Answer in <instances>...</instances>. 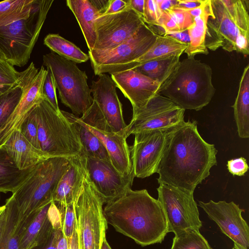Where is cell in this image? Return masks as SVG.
<instances>
[{
    "label": "cell",
    "mask_w": 249,
    "mask_h": 249,
    "mask_svg": "<svg viewBox=\"0 0 249 249\" xmlns=\"http://www.w3.org/2000/svg\"><path fill=\"white\" fill-rule=\"evenodd\" d=\"M214 145L200 135L196 121H183L168 129L156 173L158 183L191 193L217 164Z\"/></svg>",
    "instance_id": "6da1fadb"
},
{
    "label": "cell",
    "mask_w": 249,
    "mask_h": 249,
    "mask_svg": "<svg viewBox=\"0 0 249 249\" xmlns=\"http://www.w3.org/2000/svg\"><path fill=\"white\" fill-rule=\"evenodd\" d=\"M103 213L107 224L142 247L161 243L168 233L160 202L146 189L127 190L107 203Z\"/></svg>",
    "instance_id": "7a4b0ae2"
},
{
    "label": "cell",
    "mask_w": 249,
    "mask_h": 249,
    "mask_svg": "<svg viewBox=\"0 0 249 249\" xmlns=\"http://www.w3.org/2000/svg\"><path fill=\"white\" fill-rule=\"evenodd\" d=\"M213 15L207 21L206 48L249 54V1L211 0Z\"/></svg>",
    "instance_id": "3957f363"
},
{
    "label": "cell",
    "mask_w": 249,
    "mask_h": 249,
    "mask_svg": "<svg viewBox=\"0 0 249 249\" xmlns=\"http://www.w3.org/2000/svg\"><path fill=\"white\" fill-rule=\"evenodd\" d=\"M215 92L211 67L195 57H187L180 61L159 94L184 110L198 111L211 102Z\"/></svg>",
    "instance_id": "277c9868"
},
{
    "label": "cell",
    "mask_w": 249,
    "mask_h": 249,
    "mask_svg": "<svg viewBox=\"0 0 249 249\" xmlns=\"http://www.w3.org/2000/svg\"><path fill=\"white\" fill-rule=\"evenodd\" d=\"M70 157H50L36 165L12 195L21 221L53 201L58 184L67 171Z\"/></svg>",
    "instance_id": "5b68a950"
},
{
    "label": "cell",
    "mask_w": 249,
    "mask_h": 249,
    "mask_svg": "<svg viewBox=\"0 0 249 249\" xmlns=\"http://www.w3.org/2000/svg\"><path fill=\"white\" fill-rule=\"evenodd\" d=\"M53 2L36 0L27 17L0 27V51L13 66L27 64Z\"/></svg>",
    "instance_id": "8992f818"
},
{
    "label": "cell",
    "mask_w": 249,
    "mask_h": 249,
    "mask_svg": "<svg viewBox=\"0 0 249 249\" xmlns=\"http://www.w3.org/2000/svg\"><path fill=\"white\" fill-rule=\"evenodd\" d=\"M38 138L48 157H71L81 153L82 146L71 123L43 97L36 105Z\"/></svg>",
    "instance_id": "52a82bcc"
},
{
    "label": "cell",
    "mask_w": 249,
    "mask_h": 249,
    "mask_svg": "<svg viewBox=\"0 0 249 249\" xmlns=\"http://www.w3.org/2000/svg\"><path fill=\"white\" fill-rule=\"evenodd\" d=\"M43 61L52 71L61 102L73 114H84L93 101L86 72L76 63L53 52L44 54Z\"/></svg>",
    "instance_id": "ba28073f"
},
{
    "label": "cell",
    "mask_w": 249,
    "mask_h": 249,
    "mask_svg": "<svg viewBox=\"0 0 249 249\" xmlns=\"http://www.w3.org/2000/svg\"><path fill=\"white\" fill-rule=\"evenodd\" d=\"M104 203L87 175L74 203L76 228L81 249H101L107 224Z\"/></svg>",
    "instance_id": "9c48e42d"
},
{
    "label": "cell",
    "mask_w": 249,
    "mask_h": 249,
    "mask_svg": "<svg viewBox=\"0 0 249 249\" xmlns=\"http://www.w3.org/2000/svg\"><path fill=\"white\" fill-rule=\"evenodd\" d=\"M158 36L144 23L131 37L113 48L89 51V56L95 74L121 71L127 65L147 53Z\"/></svg>",
    "instance_id": "30bf717a"
},
{
    "label": "cell",
    "mask_w": 249,
    "mask_h": 249,
    "mask_svg": "<svg viewBox=\"0 0 249 249\" xmlns=\"http://www.w3.org/2000/svg\"><path fill=\"white\" fill-rule=\"evenodd\" d=\"M158 200L164 212L168 232L175 234L187 229L199 230L202 226L194 193L168 185L160 184Z\"/></svg>",
    "instance_id": "8fae6325"
},
{
    "label": "cell",
    "mask_w": 249,
    "mask_h": 249,
    "mask_svg": "<svg viewBox=\"0 0 249 249\" xmlns=\"http://www.w3.org/2000/svg\"><path fill=\"white\" fill-rule=\"evenodd\" d=\"M79 118L104 145L115 168L123 176L133 173L130 151L124 131L116 133L113 131L94 100L90 107Z\"/></svg>",
    "instance_id": "7c38bea8"
},
{
    "label": "cell",
    "mask_w": 249,
    "mask_h": 249,
    "mask_svg": "<svg viewBox=\"0 0 249 249\" xmlns=\"http://www.w3.org/2000/svg\"><path fill=\"white\" fill-rule=\"evenodd\" d=\"M185 110L169 98L157 94L144 107L133 112L124 134L127 138L142 131L170 128L184 121Z\"/></svg>",
    "instance_id": "4fadbf2b"
},
{
    "label": "cell",
    "mask_w": 249,
    "mask_h": 249,
    "mask_svg": "<svg viewBox=\"0 0 249 249\" xmlns=\"http://www.w3.org/2000/svg\"><path fill=\"white\" fill-rule=\"evenodd\" d=\"M144 23L130 7L118 13L99 17L95 22L96 38L92 50L106 51L117 46L133 36Z\"/></svg>",
    "instance_id": "5bb4252c"
},
{
    "label": "cell",
    "mask_w": 249,
    "mask_h": 249,
    "mask_svg": "<svg viewBox=\"0 0 249 249\" xmlns=\"http://www.w3.org/2000/svg\"><path fill=\"white\" fill-rule=\"evenodd\" d=\"M84 154L88 177L104 204L115 199L131 189L135 177L133 172L123 176L111 162Z\"/></svg>",
    "instance_id": "9a60e30c"
},
{
    "label": "cell",
    "mask_w": 249,
    "mask_h": 249,
    "mask_svg": "<svg viewBox=\"0 0 249 249\" xmlns=\"http://www.w3.org/2000/svg\"><path fill=\"white\" fill-rule=\"evenodd\" d=\"M168 129L142 131L134 134L131 160L135 177L143 178L156 173Z\"/></svg>",
    "instance_id": "2e32d148"
},
{
    "label": "cell",
    "mask_w": 249,
    "mask_h": 249,
    "mask_svg": "<svg viewBox=\"0 0 249 249\" xmlns=\"http://www.w3.org/2000/svg\"><path fill=\"white\" fill-rule=\"evenodd\" d=\"M199 206L215 222L223 233L234 243L245 248H249V228L243 219L244 210L234 202H227L210 200L208 202L199 201Z\"/></svg>",
    "instance_id": "e0dca14e"
},
{
    "label": "cell",
    "mask_w": 249,
    "mask_h": 249,
    "mask_svg": "<svg viewBox=\"0 0 249 249\" xmlns=\"http://www.w3.org/2000/svg\"><path fill=\"white\" fill-rule=\"evenodd\" d=\"M22 96L14 111L0 129V146L12 133L18 130L32 108L42 98V90L47 70L44 66L36 68L33 62Z\"/></svg>",
    "instance_id": "ac0fdd59"
},
{
    "label": "cell",
    "mask_w": 249,
    "mask_h": 249,
    "mask_svg": "<svg viewBox=\"0 0 249 249\" xmlns=\"http://www.w3.org/2000/svg\"><path fill=\"white\" fill-rule=\"evenodd\" d=\"M110 74L116 87L130 102L133 112L144 107L160 91V84L135 69Z\"/></svg>",
    "instance_id": "d6986e66"
},
{
    "label": "cell",
    "mask_w": 249,
    "mask_h": 249,
    "mask_svg": "<svg viewBox=\"0 0 249 249\" xmlns=\"http://www.w3.org/2000/svg\"><path fill=\"white\" fill-rule=\"evenodd\" d=\"M98 76V80L92 81L91 86L93 100L113 131L116 133L124 132L127 124L116 92V85L108 75L103 73Z\"/></svg>",
    "instance_id": "ffe728a7"
},
{
    "label": "cell",
    "mask_w": 249,
    "mask_h": 249,
    "mask_svg": "<svg viewBox=\"0 0 249 249\" xmlns=\"http://www.w3.org/2000/svg\"><path fill=\"white\" fill-rule=\"evenodd\" d=\"M87 175L85 155L82 151L70 157L69 166L60 179L53 196L55 204L74 203L82 190Z\"/></svg>",
    "instance_id": "44dd1931"
},
{
    "label": "cell",
    "mask_w": 249,
    "mask_h": 249,
    "mask_svg": "<svg viewBox=\"0 0 249 249\" xmlns=\"http://www.w3.org/2000/svg\"><path fill=\"white\" fill-rule=\"evenodd\" d=\"M2 145L20 170L33 167L48 158L41 150L32 145L18 130L14 131Z\"/></svg>",
    "instance_id": "7402d4cb"
},
{
    "label": "cell",
    "mask_w": 249,
    "mask_h": 249,
    "mask_svg": "<svg viewBox=\"0 0 249 249\" xmlns=\"http://www.w3.org/2000/svg\"><path fill=\"white\" fill-rule=\"evenodd\" d=\"M66 4L78 21L89 51L92 50L96 38L95 22L100 13L89 0H67Z\"/></svg>",
    "instance_id": "603a6c76"
},
{
    "label": "cell",
    "mask_w": 249,
    "mask_h": 249,
    "mask_svg": "<svg viewBox=\"0 0 249 249\" xmlns=\"http://www.w3.org/2000/svg\"><path fill=\"white\" fill-rule=\"evenodd\" d=\"M34 167L19 169L4 146H0V192L14 193L28 178Z\"/></svg>",
    "instance_id": "cb8c5ba5"
},
{
    "label": "cell",
    "mask_w": 249,
    "mask_h": 249,
    "mask_svg": "<svg viewBox=\"0 0 249 249\" xmlns=\"http://www.w3.org/2000/svg\"><path fill=\"white\" fill-rule=\"evenodd\" d=\"M213 15L211 0H205L202 13L193 19V23L187 30L190 42L184 53H187V57L208 53L205 45L207 24L208 18Z\"/></svg>",
    "instance_id": "d4e9b609"
},
{
    "label": "cell",
    "mask_w": 249,
    "mask_h": 249,
    "mask_svg": "<svg viewBox=\"0 0 249 249\" xmlns=\"http://www.w3.org/2000/svg\"><path fill=\"white\" fill-rule=\"evenodd\" d=\"M63 115L71 123L81 143L82 151L89 156L111 162L108 153L102 142L73 114L61 110Z\"/></svg>",
    "instance_id": "484cf974"
},
{
    "label": "cell",
    "mask_w": 249,
    "mask_h": 249,
    "mask_svg": "<svg viewBox=\"0 0 249 249\" xmlns=\"http://www.w3.org/2000/svg\"><path fill=\"white\" fill-rule=\"evenodd\" d=\"M234 117L241 138L249 137V65L244 68L234 104Z\"/></svg>",
    "instance_id": "4316f807"
},
{
    "label": "cell",
    "mask_w": 249,
    "mask_h": 249,
    "mask_svg": "<svg viewBox=\"0 0 249 249\" xmlns=\"http://www.w3.org/2000/svg\"><path fill=\"white\" fill-rule=\"evenodd\" d=\"M51 202L37 212L24 231L19 241V249H30L46 239L51 234L53 228L49 218L48 211Z\"/></svg>",
    "instance_id": "83f0119b"
},
{
    "label": "cell",
    "mask_w": 249,
    "mask_h": 249,
    "mask_svg": "<svg viewBox=\"0 0 249 249\" xmlns=\"http://www.w3.org/2000/svg\"><path fill=\"white\" fill-rule=\"evenodd\" d=\"M187 46L169 36L158 35L155 42L147 53L127 65L122 71L134 69L151 60L182 54Z\"/></svg>",
    "instance_id": "f1b7e54d"
},
{
    "label": "cell",
    "mask_w": 249,
    "mask_h": 249,
    "mask_svg": "<svg viewBox=\"0 0 249 249\" xmlns=\"http://www.w3.org/2000/svg\"><path fill=\"white\" fill-rule=\"evenodd\" d=\"M6 219L0 242V249H19V241L26 225L20 221V215L12 197L6 199Z\"/></svg>",
    "instance_id": "f546056e"
},
{
    "label": "cell",
    "mask_w": 249,
    "mask_h": 249,
    "mask_svg": "<svg viewBox=\"0 0 249 249\" xmlns=\"http://www.w3.org/2000/svg\"><path fill=\"white\" fill-rule=\"evenodd\" d=\"M181 55L178 54L151 60L133 69L157 81L161 88L176 71Z\"/></svg>",
    "instance_id": "4dcf8cb0"
},
{
    "label": "cell",
    "mask_w": 249,
    "mask_h": 249,
    "mask_svg": "<svg viewBox=\"0 0 249 249\" xmlns=\"http://www.w3.org/2000/svg\"><path fill=\"white\" fill-rule=\"evenodd\" d=\"M31 63L21 75L17 83L0 95V129L4 125L18 105L31 70Z\"/></svg>",
    "instance_id": "1f68e13d"
},
{
    "label": "cell",
    "mask_w": 249,
    "mask_h": 249,
    "mask_svg": "<svg viewBox=\"0 0 249 249\" xmlns=\"http://www.w3.org/2000/svg\"><path fill=\"white\" fill-rule=\"evenodd\" d=\"M44 44L56 54L76 63L85 62L89 59L79 48L58 34H48L44 38Z\"/></svg>",
    "instance_id": "d6a6232c"
},
{
    "label": "cell",
    "mask_w": 249,
    "mask_h": 249,
    "mask_svg": "<svg viewBox=\"0 0 249 249\" xmlns=\"http://www.w3.org/2000/svg\"><path fill=\"white\" fill-rule=\"evenodd\" d=\"M36 0H6L0 2V27L27 17Z\"/></svg>",
    "instance_id": "836d02e7"
},
{
    "label": "cell",
    "mask_w": 249,
    "mask_h": 249,
    "mask_svg": "<svg viewBox=\"0 0 249 249\" xmlns=\"http://www.w3.org/2000/svg\"><path fill=\"white\" fill-rule=\"evenodd\" d=\"M171 249H213L199 230L187 229L175 234Z\"/></svg>",
    "instance_id": "e575fe53"
},
{
    "label": "cell",
    "mask_w": 249,
    "mask_h": 249,
    "mask_svg": "<svg viewBox=\"0 0 249 249\" xmlns=\"http://www.w3.org/2000/svg\"><path fill=\"white\" fill-rule=\"evenodd\" d=\"M36 105L30 110L18 130L32 145L41 150L38 138Z\"/></svg>",
    "instance_id": "d590c367"
},
{
    "label": "cell",
    "mask_w": 249,
    "mask_h": 249,
    "mask_svg": "<svg viewBox=\"0 0 249 249\" xmlns=\"http://www.w3.org/2000/svg\"><path fill=\"white\" fill-rule=\"evenodd\" d=\"M74 203L67 205L55 203L60 214L62 232L68 240L71 237L76 227Z\"/></svg>",
    "instance_id": "8d00e7d4"
},
{
    "label": "cell",
    "mask_w": 249,
    "mask_h": 249,
    "mask_svg": "<svg viewBox=\"0 0 249 249\" xmlns=\"http://www.w3.org/2000/svg\"><path fill=\"white\" fill-rule=\"evenodd\" d=\"M47 73L43 82L42 94L46 99L57 112H60L56 94V87L50 69L47 67Z\"/></svg>",
    "instance_id": "74e56055"
},
{
    "label": "cell",
    "mask_w": 249,
    "mask_h": 249,
    "mask_svg": "<svg viewBox=\"0 0 249 249\" xmlns=\"http://www.w3.org/2000/svg\"><path fill=\"white\" fill-rule=\"evenodd\" d=\"M21 72L5 60L0 59V85L13 86L18 82Z\"/></svg>",
    "instance_id": "f35d334b"
},
{
    "label": "cell",
    "mask_w": 249,
    "mask_h": 249,
    "mask_svg": "<svg viewBox=\"0 0 249 249\" xmlns=\"http://www.w3.org/2000/svg\"><path fill=\"white\" fill-rule=\"evenodd\" d=\"M165 11L171 17L180 32L186 31L193 22L191 16L183 10L172 8Z\"/></svg>",
    "instance_id": "ab89813d"
},
{
    "label": "cell",
    "mask_w": 249,
    "mask_h": 249,
    "mask_svg": "<svg viewBox=\"0 0 249 249\" xmlns=\"http://www.w3.org/2000/svg\"><path fill=\"white\" fill-rule=\"evenodd\" d=\"M161 14L156 0H144L142 19L145 24L150 26H158V19Z\"/></svg>",
    "instance_id": "60d3db41"
},
{
    "label": "cell",
    "mask_w": 249,
    "mask_h": 249,
    "mask_svg": "<svg viewBox=\"0 0 249 249\" xmlns=\"http://www.w3.org/2000/svg\"><path fill=\"white\" fill-rule=\"evenodd\" d=\"M227 166L229 172L234 176H243L249 169L247 160L242 157L228 160Z\"/></svg>",
    "instance_id": "b9f144b4"
},
{
    "label": "cell",
    "mask_w": 249,
    "mask_h": 249,
    "mask_svg": "<svg viewBox=\"0 0 249 249\" xmlns=\"http://www.w3.org/2000/svg\"><path fill=\"white\" fill-rule=\"evenodd\" d=\"M61 233L62 228H53L46 239L30 249H57L58 241Z\"/></svg>",
    "instance_id": "7bdbcfd3"
},
{
    "label": "cell",
    "mask_w": 249,
    "mask_h": 249,
    "mask_svg": "<svg viewBox=\"0 0 249 249\" xmlns=\"http://www.w3.org/2000/svg\"><path fill=\"white\" fill-rule=\"evenodd\" d=\"M129 7L128 0H109L107 8L103 15L118 13Z\"/></svg>",
    "instance_id": "ee69618b"
},
{
    "label": "cell",
    "mask_w": 249,
    "mask_h": 249,
    "mask_svg": "<svg viewBox=\"0 0 249 249\" xmlns=\"http://www.w3.org/2000/svg\"><path fill=\"white\" fill-rule=\"evenodd\" d=\"M176 5L173 8L182 10H189L199 6L203 0H177Z\"/></svg>",
    "instance_id": "f6af8a7d"
},
{
    "label": "cell",
    "mask_w": 249,
    "mask_h": 249,
    "mask_svg": "<svg viewBox=\"0 0 249 249\" xmlns=\"http://www.w3.org/2000/svg\"><path fill=\"white\" fill-rule=\"evenodd\" d=\"M164 36H169L187 45L190 42L189 36L187 30L184 32L166 33Z\"/></svg>",
    "instance_id": "bcb514c9"
},
{
    "label": "cell",
    "mask_w": 249,
    "mask_h": 249,
    "mask_svg": "<svg viewBox=\"0 0 249 249\" xmlns=\"http://www.w3.org/2000/svg\"><path fill=\"white\" fill-rule=\"evenodd\" d=\"M128 4L130 8L136 12L142 18L144 0H128Z\"/></svg>",
    "instance_id": "7dc6e473"
},
{
    "label": "cell",
    "mask_w": 249,
    "mask_h": 249,
    "mask_svg": "<svg viewBox=\"0 0 249 249\" xmlns=\"http://www.w3.org/2000/svg\"><path fill=\"white\" fill-rule=\"evenodd\" d=\"M161 12L173 8L177 4V0H156Z\"/></svg>",
    "instance_id": "c3c4849f"
},
{
    "label": "cell",
    "mask_w": 249,
    "mask_h": 249,
    "mask_svg": "<svg viewBox=\"0 0 249 249\" xmlns=\"http://www.w3.org/2000/svg\"><path fill=\"white\" fill-rule=\"evenodd\" d=\"M94 7L98 10L100 16L106 12L109 0H89Z\"/></svg>",
    "instance_id": "681fc988"
},
{
    "label": "cell",
    "mask_w": 249,
    "mask_h": 249,
    "mask_svg": "<svg viewBox=\"0 0 249 249\" xmlns=\"http://www.w3.org/2000/svg\"><path fill=\"white\" fill-rule=\"evenodd\" d=\"M6 219V207L4 205L0 207V242L4 231Z\"/></svg>",
    "instance_id": "f907efd6"
},
{
    "label": "cell",
    "mask_w": 249,
    "mask_h": 249,
    "mask_svg": "<svg viewBox=\"0 0 249 249\" xmlns=\"http://www.w3.org/2000/svg\"><path fill=\"white\" fill-rule=\"evenodd\" d=\"M68 241L69 249H81L76 227L71 237L68 239Z\"/></svg>",
    "instance_id": "816d5d0a"
},
{
    "label": "cell",
    "mask_w": 249,
    "mask_h": 249,
    "mask_svg": "<svg viewBox=\"0 0 249 249\" xmlns=\"http://www.w3.org/2000/svg\"><path fill=\"white\" fill-rule=\"evenodd\" d=\"M57 249H69L68 240L65 236L62 231L58 241Z\"/></svg>",
    "instance_id": "f5cc1de1"
},
{
    "label": "cell",
    "mask_w": 249,
    "mask_h": 249,
    "mask_svg": "<svg viewBox=\"0 0 249 249\" xmlns=\"http://www.w3.org/2000/svg\"><path fill=\"white\" fill-rule=\"evenodd\" d=\"M13 86L0 85V95L10 89Z\"/></svg>",
    "instance_id": "db71d44e"
},
{
    "label": "cell",
    "mask_w": 249,
    "mask_h": 249,
    "mask_svg": "<svg viewBox=\"0 0 249 249\" xmlns=\"http://www.w3.org/2000/svg\"><path fill=\"white\" fill-rule=\"evenodd\" d=\"M101 249H112L108 243L106 237L103 239Z\"/></svg>",
    "instance_id": "11a10c76"
},
{
    "label": "cell",
    "mask_w": 249,
    "mask_h": 249,
    "mask_svg": "<svg viewBox=\"0 0 249 249\" xmlns=\"http://www.w3.org/2000/svg\"><path fill=\"white\" fill-rule=\"evenodd\" d=\"M234 247L236 249H248L235 243H234Z\"/></svg>",
    "instance_id": "9f6ffc18"
},
{
    "label": "cell",
    "mask_w": 249,
    "mask_h": 249,
    "mask_svg": "<svg viewBox=\"0 0 249 249\" xmlns=\"http://www.w3.org/2000/svg\"><path fill=\"white\" fill-rule=\"evenodd\" d=\"M0 59L5 60V58L3 54L0 51Z\"/></svg>",
    "instance_id": "6f0895ef"
},
{
    "label": "cell",
    "mask_w": 249,
    "mask_h": 249,
    "mask_svg": "<svg viewBox=\"0 0 249 249\" xmlns=\"http://www.w3.org/2000/svg\"><path fill=\"white\" fill-rule=\"evenodd\" d=\"M232 249H236L234 247Z\"/></svg>",
    "instance_id": "680465c9"
}]
</instances>
